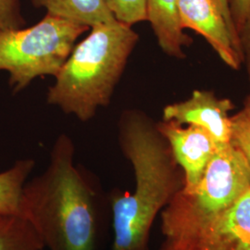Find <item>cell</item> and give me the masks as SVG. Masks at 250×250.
I'll use <instances>...</instances> for the list:
<instances>
[{
    "mask_svg": "<svg viewBox=\"0 0 250 250\" xmlns=\"http://www.w3.org/2000/svg\"><path fill=\"white\" fill-rule=\"evenodd\" d=\"M35 165L32 159L20 160L0 172V214L20 215L22 189Z\"/></svg>",
    "mask_w": 250,
    "mask_h": 250,
    "instance_id": "cell-12",
    "label": "cell"
},
{
    "mask_svg": "<svg viewBox=\"0 0 250 250\" xmlns=\"http://www.w3.org/2000/svg\"><path fill=\"white\" fill-rule=\"evenodd\" d=\"M231 143L242 152L250 166V121L232 116Z\"/></svg>",
    "mask_w": 250,
    "mask_h": 250,
    "instance_id": "cell-16",
    "label": "cell"
},
{
    "mask_svg": "<svg viewBox=\"0 0 250 250\" xmlns=\"http://www.w3.org/2000/svg\"><path fill=\"white\" fill-rule=\"evenodd\" d=\"M158 128L167 139L171 151L185 177L184 192L197 188L219 145L212 135L195 125H180L161 121Z\"/></svg>",
    "mask_w": 250,
    "mask_h": 250,
    "instance_id": "cell-7",
    "label": "cell"
},
{
    "mask_svg": "<svg viewBox=\"0 0 250 250\" xmlns=\"http://www.w3.org/2000/svg\"><path fill=\"white\" fill-rule=\"evenodd\" d=\"M250 188V166L231 142L219 145L203 177L161 211V231L173 250H197L210 225Z\"/></svg>",
    "mask_w": 250,
    "mask_h": 250,
    "instance_id": "cell-4",
    "label": "cell"
},
{
    "mask_svg": "<svg viewBox=\"0 0 250 250\" xmlns=\"http://www.w3.org/2000/svg\"><path fill=\"white\" fill-rule=\"evenodd\" d=\"M117 21L133 26L146 21V0H106Z\"/></svg>",
    "mask_w": 250,
    "mask_h": 250,
    "instance_id": "cell-14",
    "label": "cell"
},
{
    "mask_svg": "<svg viewBox=\"0 0 250 250\" xmlns=\"http://www.w3.org/2000/svg\"><path fill=\"white\" fill-rule=\"evenodd\" d=\"M89 30L46 13L35 25L0 32V71L9 73L12 92L25 89L38 77H56L78 38Z\"/></svg>",
    "mask_w": 250,
    "mask_h": 250,
    "instance_id": "cell-5",
    "label": "cell"
},
{
    "mask_svg": "<svg viewBox=\"0 0 250 250\" xmlns=\"http://www.w3.org/2000/svg\"><path fill=\"white\" fill-rule=\"evenodd\" d=\"M197 250H250V188L210 225Z\"/></svg>",
    "mask_w": 250,
    "mask_h": 250,
    "instance_id": "cell-9",
    "label": "cell"
},
{
    "mask_svg": "<svg viewBox=\"0 0 250 250\" xmlns=\"http://www.w3.org/2000/svg\"><path fill=\"white\" fill-rule=\"evenodd\" d=\"M177 3L178 0H146V21L161 50L168 57L183 60L193 39L180 24Z\"/></svg>",
    "mask_w": 250,
    "mask_h": 250,
    "instance_id": "cell-10",
    "label": "cell"
},
{
    "mask_svg": "<svg viewBox=\"0 0 250 250\" xmlns=\"http://www.w3.org/2000/svg\"><path fill=\"white\" fill-rule=\"evenodd\" d=\"M36 8H44L47 14L83 26H96L116 21L106 0H32Z\"/></svg>",
    "mask_w": 250,
    "mask_h": 250,
    "instance_id": "cell-11",
    "label": "cell"
},
{
    "mask_svg": "<svg viewBox=\"0 0 250 250\" xmlns=\"http://www.w3.org/2000/svg\"><path fill=\"white\" fill-rule=\"evenodd\" d=\"M119 146L134 170V190L108 197L112 250H147L157 216L185 185L183 170L158 124L139 109H125L118 123Z\"/></svg>",
    "mask_w": 250,
    "mask_h": 250,
    "instance_id": "cell-1",
    "label": "cell"
},
{
    "mask_svg": "<svg viewBox=\"0 0 250 250\" xmlns=\"http://www.w3.org/2000/svg\"><path fill=\"white\" fill-rule=\"evenodd\" d=\"M75 147L61 134L40 175L27 181L20 216L34 227L48 250H99L103 197L74 164Z\"/></svg>",
    "mask_w": 250,
    "mask_h": 250,
    "instance_id": "cell-2",
    "label": "cell"
},
{
    "mask_svg": "<svg viewBox=\"0 0 250 250\" xmlns=\"http://www.w3.org/2000/svg\"><path fill=\"white\" fill-rule=\"evenodd\" d=\"M42 239L20 215L0 214V250H44Z\"/></svg>",
    "mask_w": 250,
    "mask_h": 250,
    "instance_id": "cell-13",
    "label": "cell"
},
{
    "mask_svg": "<svg viewBox=\"0 0 250 250\" xmlns=\"http://www.w3.org/2000/svg\"><path fill=\"white\" fill-rule=\"evenodd\" d=\"M237 35L242 63L246 66L250 84V9Z\"/></svg>",
    "mask_w": 250,
    "mask_h": 250,
    "instance_id": "cell-17",
    "label": "cell"
},
{
    "mask_svg": "<svg viewBox=\"0 0 250 250\" xmlns=\"http://www.w3.org/2000/svg\"><path fill=\"white\" fill-rule=\"evenodd\" d=\"M233 117L237 118V119L250 121V92L249 96L247 97V99H245L244 107L239 112H237L235 115H233Z\"/></svg>",
    "mask_w": 250,
    "mask_h": 250,
    "instance_id": "cell-20",
    "label": "cell"
},
{
    "mask_svg": "<svg viewBox=\"0 0 250 250\" xmlns=\"http://www.w3.org/2000/svg\"><path fill=\"white\" fill-rule=\"evenodd\" d=\"M233 107L231 99H220L212 91L194 90L189 99L164 107L162 121L195 125L208 131L217 143H230L232 136L230 112Z\"/></svg>",
    "mask_w": 250,
    "mask_h": 250,
    "instance_id": "cell-8",
    "label": "cell"
},
{
    "mask_svg": "<svg viewBox=\"0 0 250 250\" xmlns=\"http://www.w3.org/2000/svg\"><path fill=\"white\" fill-rule=\"evenodd\" d=\"M228 2L232 22L238 34V31L250 11V0H228Z\"/></svg>",
    "mask_w": 250,
    "mask_h": 250,
    "instance_id": "cell-18",
    "label": "cell"
},
{
    "mask_svg": "<svg viewBox=\"0 0 250 250\" xmlns=\"http://www.w3.org/2000/svg\"><path fill=\"white\" fill-rule=\"evenodd\" d=\"M20 0H0V32L24 27Z\"/></svg>",
    "mask_w": 250,
    "mask_h": 250,
    "instance_id": "cell-15",
    "label": "cell"
},
{
    "mask_svg": "<svg viewBox=\"0 0 250 250\" xmlns=\"http://www.w3.org/2000/svg\"><path fill=\"white\" fill-rule=\"evenodd\" d=\"M76 44L47 91L46 101L86 123L110 103L139 42L133 27L114 21L90 28Z\"/></svg>",
    "mask_w": 250,
    "mask_h": 250,
    "instance_id": "cell-3",
    "label": "cell"
},
{
    "mask_svg": "<svg viewBox=\"0 0 250 250\" xmlns=\"http://www.w3.org/2000/svg\"><path fill=\"white\" fill-rule=\"evenodd\" d=\"M161 250H173L171 248H170V246H168L166 243H164L163 244V246L161 247Z\"/></svg>",
    "mask_w": 250,
    "mask_h": 250,
    "instance_id": "cell-21",
    "label": "cell"
},
{
    "mask_svg": "<svg viewBox=\"0 0 250 250\" xmlns=\"http://www.w3.org/2000/svg\"><path fill=\"white\" fill-rule=\"evenodd\" d=\"M220 5H221V8L223 9V12H224V17L226 19L229 26L232 30V34L234 36L237 37L238 39V36H237V33H236V30H235V27L233 25V22H232V16H231V13H230V9H229V2L228 0H218ZM239 42V41H238Z\"/></svg>",
    "mask_w": 250,
    "mask_h": 250,
    "instance_id": "cell-19",
    "label": "cell"
},
{
    "mask_svg": "<svg viewBox=\"0 0 250 250\" xmlns=\"http://www.w3.org/2000/svg\"><path fill=\"white\" fill-rule=\"evenodd\" d=\"M182 28L203 36L229 68L238 71L242 59L237 37L232 34L218 0H178Z\"/></svg>",
    "mask_w": 250,
    "mask_h": 250,
    "instance_id": "cell-6",
    "label": "cell"
}]
</instances>
